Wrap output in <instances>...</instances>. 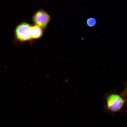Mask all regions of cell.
<instances>
[{
	"label": "cell",
	"mask_w": 127,
	"mask_h": 127,
	"mask_svg": "<svg viewBox=\"0 0 127 127\" xmlns=\"http://www.w3.org/2000/svg\"><path fill=\"white\" fill-rule=\"evenodd\" d=\"M32 20L35 25H37L43 29L45 30L50 21V16L46 12L42 10L38 11L34 14Z\"/></svg>",
	"instance_id": "obj_3"
},
{
	"label": "cell",
	"mask_w": 127,
	"mask_h": 127,
	"mask_svg": "<svg viewBox=\"0 0 127 127\" xmlns=\"http://www.w3.org/2000/svg\"><path fill=\"white\" fill-rule=\"evenodd\" d=\"M96 23V19L94 18H89L87 21V24L88 26L93 27L95 26Z\"/></svg>",
	"instance_id": "obj_5"
},
{
	"label": "cell",
	"mask_w": 127,
	"mask_h": 127,
	"mask_svg": "<svg viewBox=\"0 0 127 127\" xmlns=\"http://www.w3.org/2000/svg\"><path fill=\"white\" fill-rule=\"evenodd\" d=\"M31 27L29 24L23 22L19 25L16 28L15 31L16 38L21 42L31 41Z\"/></svg>",
	"instance_id": "obj_1"
},
{
	"label": "cell",
	"mask_w": 127,
	"mask_h": 127,
	"mask_svg": "<svg viewBox=\"0 0 127 127\" xmlns=\"http://www.w3.org/2000/svg\"><path fill=\"white\" fill-rule=\"evenodd\" d=\"M125 100L118 95L112 94L107 99V107L108 110L113 112L120 111L123 107Z\"/></svg>",
	"instance_id": "obj_2"
},
{
	"label": "cell",
	"mask_w": 127,
	"mask_h": 127,
	"mask_svg": "<svg viewBox=\"0 0 127 127\" xmlns=\"http://www.w3.org/2000/svg\"><path fill=\"white\" fill-rule=\"evenodd\" d=\"M31 31L32 39H39L43 34L42 29L37 25L31 26Z\"/></svg>",
	"instance_id": "obj_4"
},
{
	"label": "cell",
	"mask_w": 127,
	"mask_h": 127,
	"mask_svg": "<svg viewBox=\"0 0 127 127\" xmlns=\"http://www.w3.org/2000/svg\"><path fill=\"white\" fill-rule=\"evenodd\" d=\"M126 92H127V87H126Z\"/></svg>",
	"instance_id": "obj_6"
}]
</instances>
